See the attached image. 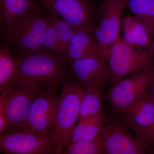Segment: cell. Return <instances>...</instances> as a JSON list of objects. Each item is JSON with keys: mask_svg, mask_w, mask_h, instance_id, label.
<instances>
[{"mask_svg": "<svg viewBox=\"0 0 154 154\" xmlns=\"http://www.w3.org/2000/svg\"><path fill=\"white\" fill-rule=\"evenodd\" d=\"M122 39L133 47L148 49L153 36L145 23L140 19L128 15L123 17L122 24Z\"/></svg>", "mask_w": 154, "mask_h": 154, "instance_id": "cell-15", "label": "cell"}, {"mask_svg": "<svg viewBox=\"0 0 154 154\" xmlns=\"http://www.w3.org/2000/svg\"><path fill=\"white\" fill-rule=\"evenodd\" d=\"M69 60L85 58H104L94 33L86 28H77L66 52Z\"/></svg>", "mask_w": 154, "mask_h": 154, "instance_id": "cell-14", "label": "cell"}, {"mask_svg": "<svg viewBox=\"0 0 154 154\" xmlns=\"http://www.w3.org/2000/svg\"><path fill=\"white\" fill-rule=\"evenodd\" d=\"M50 13L76 28L91 32L96 26V11L92 0H40Z\"/></svg>", "mask_w": 154, "mask_h": 154, "instance_id": "cell-9", "label": "cell"}, {"mask_svg": "<svg viewBox=\"0 0 154 154\" xmlns=\"http://www.w3.org/2000/svg\"><path fill=\"white\" fill-rule=\"evenodd\" d=\"M126 8L141 19L154 35V0H126Z\"/></svg>", "mask_w": 154, "mask_h": 154, "instance_id": "cell-20", "label": "cell"}, {"mask_svg": "<svg viewBox=\"0 0 154 154\" xmlns=\"http://www.w3.org/2000/svg\"><path fill=\"white\" fill-rule=\"evenodd\" d=\"M61 88L53 137L57 154H63L69 145L73 131L79 121L85 92V88L69 77Z\"/></svg>", "mask_w": 154, "mask_h": 154, "instance_id": "cell-2", "label": "cell"}, {"mask_svg": "<svg viewBox=\"0 0 154 154\" xmlns=\"http://www.w3.org/2000/svg\"><path fill=\"white\" fill-rule=\"evenodd\" d=\"M20 75L19 57L12 53L8 44L0 49V88L11 87L17 82Z\"/></svg>", "mask_w": 154, "mask_h": 154, "instance_id": "cell-17", "label": "cell"}, {"mask_svg": "<svg viewBox=\"0 0 154 154\" xmlns=\"http://www.w3.org/2000/svg\"><path fill=\"white\" fill-rule=\"evenodd\" d=\"M41 11L35 0H0V26L2 33Z\"/></svg>", "mask_w": 154, "mask_h": 154, "instance_id": "cell-13", "label": "cell"}, {"mask_svg": "<svg viewBox=\"0 0 154 154\" xmlns=\"http://www.w3.org/2000/svg\"><path fill=\"white\" fill-rule=\"evenodd\" d=\"M148 49L154 55V35L153 37L152 40L151 44L150 46H149Z\"/></svg>", "mask_w": 154, "mask_h": 154, "instance_id": "cell-27", "label": "cell"}, {"mask_svg": "<svg viewBox=\"0 0 154 154\" xmlns=\"http://www.w3.org/2000/svg\"><path fill=\"white\" fill-rule=\"evenodd\" d=\"M154 79L153 66L113 84L108 94V99L114 111L121 114L136 101L146 95Z\"/></svg>", "mask_w": 154, "mask_h": 154, "instance_id": "cell-8", "label": "cell"}, {"mask_svg": "<svg viewBox=\"0 0 154 154\" xmlns=\"http://www.w3.org/2000/svg\"><path fill=\"white\" fill-rule=\"evenodd\" d=\"M125 8L126 0H105L100 4L99 22L93 33L105 59L120 38L122 14Z\"/></svg>", "mask_w": 154, "mask_h": 154, "instance_id": "cell-7", "label": "cell"}, {"mask_svg": "<svg viewBox=\"0 0 154 154\" xmlns=\"http://www.w3.org/2000/svg\"><path fill=\"white\" fill-rule=\"evenodd\" d=\"M48 20L41 11L22 20L2 33L5 43L19 57L40 52Z\"/></svg>", "mask_w": 154, "mask_h": 154, "instance_id": "cell-3", "label": "cell"}, {"mask_svg": "<svg viewBox=\"0 0 154 154\" xmlns=\"http://www.w3.org/2000/svg\"><path fill=\"white\" fill-rule=\"evenodd\" d=\"M107 120L106 116L101 112L78 122L73 131L70 144L96 137L102 132Z\"/></svg>", "mask_w": 154, "mask_h": 154, "instance_id": "cell-18", "label": "cell"}, {"mask_svg": "<svg viewBox=\"0 0 154 154\" xmlns=\"http://www.w3.org/2000/svg\"><path fill=\"white\" fill-rule=\"evenodd\" d=\"M105 141L102 132L92 139L80 141L69 145L64 154H104Z\"/></svg>", "mask_w": 154, "mask_h": 154, "instance_id": "cell-21", "label": "cell"}, {"mask_svg": "<svg viewBox=\"0 0 154 154\" xmlns=\"http://www.w3.org/2000/svg\"><path fill=\"white\" fill-rule=\"evenodd\" d=\"M8 127V119L6 113L5 97L2 93L0 95V133H4Z\"/></svg>", "mask_w": 154, "mask_h": 154, "instance_id": "cell-25", "label": "cell"}, {"mask_svg": "<svg viewBox=\"0 0 154 154\" xmlns=\"http://www.w3.org/2000/svg\"><path fill=\"white\" fill-rule=\"evenodd\" d=\"M57 88H45L34 99L21 131L35 134H54L60 95Z\"/></svg>", "mask_w": 154, "mask_h": 154, "instance_id": "cell-6", "label": "cell"}, {"mask_svg": "<svg viewBox=\"0 0 154 154\" xmlns=\"http://www.w3.org/2000/svg\"><path fill=\"white\" fill-rule=\"evenodd\" d=\"M51 14L58 42L60 53L65 55L69 43L77 28L59 19L54 14Z\"/></svg>", "mask_w": 154, "mask_h": 154, "instance_id": "cell-22", "label": "cell"}, {"mask_svg": "<svg viewBox=\"0 0 154 154\" xmlns=\"http://www.w3.org/2000/svg\"><path fill=\"white\" fill-rule=\"evenodd\" d=\"M69 73L73 79L85 89L103 88L110 75L104 58H85L69 60Z\"/></svg>", "mask_w": 154, "mask_h": 154, "instance_id": "cell-12", "label": "cell"}, {"mask_svg": "<svg viewBox=\"0 0 154 154\" xmlns=\"http://www.w3.org/2000/svg\"><path fill=\"white\" fill-rule=\"evenodd\" d=\"M53 134L22 131L3 134L0 136V148L7 154H56Z\"/></svg>", "mask_w": 154, "mask_h": 154, "instance_id": "cell-11", "label": "cell"}, {"mask_svg": "<svg viewBox=\"0 0 154 154\" xmlns=\"http://www.w3.org/2000/svg\"><path fill=\"white\" fill-rule=\"evenodd\" d=\"M148 94L154 100V79L149 87L147 91Z\"/></svg>", "mask_w": 154, "mask_h": 154, "instance_id": "cell-26", "label": "cell"}, {"mask_svg": "<svg viewBox=\"0 0 154 154\" xmlns=\"http://www.w3.org/2000/svg\"><path fill=\"white\" fill-rule=\"evenodd\" d=\"M122 121L147 146L149 152H154V125L150 128L141 127L124 119Z\"/></svg>", "mask_w": 154, "mask_h": 154, "instance_id": "cell-24", "label": "cell"}, {"mask_svg": "<svg viewBox=\"0 0 154 154\" xmlns=\"http://www.w3.org/2000/svg\"><path fill=\"white\" fill-rule=\"evenodd\" d=\"M102 88L96 87L85 89L78 122L102 112Z\"/></svg>", "mask_w": 154, "mask_h": 154, "instance_id": "cell-19", "label": "cell"}, {"mask_svg": "<svg viewBox=\"0 0 154 154\" xmlns=\"http://www.w3.org/2000/svg\"><path fill=\"white\" fill-rule=\"evenodd\" d=\"M40 51L60 54L57 37L54 26L52 15L50 13Z\"/></svg>", "mask_w": 154, "mask_h": 154, "instance_id": "cell-23", "label": "cell"}, {"mask_svg": "<svg viewBox=\"0 0 154 154\" xmlns=\"http://www.w3.org/2000/svg\"><path fill=\"white\" fill-rule=\"evenodd\" d=\"M18 57L20 75L17 81H32L44 88H57L69 78V60L63 54L40 51Z\"/></svg>", "mask_w": 154, "mask_h": 154, "instance_id": "cell-1", "label": "cell"}, {"mask_svg": "<svg viewBox=\"0 0 154 154\" xmlns=\"http://www.w3.org/2000/svg\"><path fill=\"white\" fill-rule=\"evenodd\" d=\"M112 84L154 66V55L147 48L133 47L121 37L105 58Z\"/></svg>", "mask_w": 154, "mask_h": 154, "instance_id": "cell-4", "label": "cell"}, {"mask_svg": "<svg viewBox=\"0 0 154 154\" xmlns=\"http://www.w3.org/2000/svg\"><path fill=\"white\" fill-rule=\"evenodd\" d=\"M119 119L107 120L102 133L105 154H143L149 152L147 146Z\"/></svg>", "mask_w": 154, "mask_h": 154, "instance_id": "cell-10", "label": "cell"}, {"mask_svg": "<svg viewBox=\"0 0 154 154\" xmlns=\"http://www.w3.org/2000/svg\"><path fill=\"white\" fill-rule=\"evenodd\" d=\"M44 89L37 83L27 80H19L13 86L0 88L6 99V133L21 131L33 101Z\"/></svg>", "mask_w": 154, "mask_h": 154, "instance_id": "cell-5", "label": "cell"}, {"mask_svg": "<svg viewBox=\"0 0 154 154\" xmlns=\"http://www.w3.org/2000/svg\"><path fill=\"white\" fill-rule=\"evenodd\" d=\"M121 114L124 119L137 126L152 127L154 125V100L147 93Z\"/></svg>", "mask_w": 154, "mask_h": 154, "instance_id": "cell-16", "label": "cell"}]
</instances>
